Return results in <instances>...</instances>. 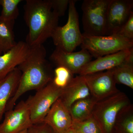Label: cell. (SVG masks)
<instances>
[{"mask_svg": "<svg viewBox=\"0 0 133 133\" xmlns=\"http://www.w3.org/2000/svg\"><path fill=\"white\" fill-rule=\"evenodd\" d=\"M46 49L43 44L31 47L26 59L17 68L21 72L18 87L7 106L6 111L15 107L20 97L29 91L40 90L52 81L54 71L46 59Z\"/></svg>", "mask_w": 133, "mask_h": 133, "instance_id": "cell-1", "label": "cell"}, {"mask_svg": "<svg viewBox=\"0 0 133 133\" xmlns=\"http://www.w3.org/2000/svg\"><path fill=\"white\" fill-rule=\"evenodd\" d=\"M23 8L29 29L26 42L30 47L43 44L58 26L59 17L52 11L50 0H26Z\"/></svg>", "mask_w": 133, "mask_h": 133, "instance_id": "cell-2", "label": "cell"}, {"mask_svg": "<svg viewBox=\"0 0 133 133\" xmlns=\"http://www.w3.org/2000/svg\"><path fill=\"white\" fill-rule=\"evenodd\" d=\"M77 1L70 0L67 22L63 26H58L51 37L56 48L66 52H73L78 46L81 45L83 41L76 7Z\"/></svg>", "mask_w": 133, "mask_h": 133, "instance_id": "cell-3", "label": "cell"}, {"mask_svg": "<svg viewBox=\"0 0 133 133\" xmlns=\"http://www.w3.org/2000/svg\"><path fill=\"white\" fill-rule=\"evenodd\" d=\"M111 0H84L81 9L84 33L87 36H105L108 10Z\"/></svg>", "mask_w": 133, "mask_h": 133, "instance_id": "cell-4", "label": "cell"}, {"mask_svg": "<svg viewBox=\"0 0 133 133\" xmlns=\"http://www.w3.org/2000/svg\"><path fill=\"white\" fill-rule=\"evenodd\" d=\"M131 104L125 94L119 91L96 102L92 116L102 133H111L117 115L122 108Z\"/></svg>", "mask_w": 133, "mask_h": 133, "instance_id": "cell-5", "label": "cell"}, {"mask_svg": "<svg viewBox=\"0 0 133 133\" xmlns=\"http://www.w3.org/2000/svg\"><path fill=\"white\" fill-rule=\"evenodd\" d=\"M82 49L96 58L133 48V41L118 34L107 36H87L83 34Z\"/></svg>", "mask_w": 133, "mask_h": 133, "instance_id": "cell-6", "label": "cell"}, {"mask_svg": "<svg viewBox=\"0 0 133 133\" xmlns=\"http://www.w3.org/2000/svg\"><path fill=\"white\" fill-rule=\"evenodd\" d=\"M63 89L56 86L52 81L26 101L33 125L43 122L51 108L60 97Z\"/></svg>", "mask_w": 133, "mask_h": 133, "instance_id": "cell-7", "label": "cell"}, {"mask_svg": "<svg viewBox=\"0 0 133 133\" xmlns=\"http://www.w3.org/2000/svg\"><path fill=\"white\" fill-rule=\"evenodd\" d=\"M82 76L84 78L91 96L97 102L120 91L116 87L111 69Z\"/></svg>", "mask_w": 133, "mask_h": 133, "instance_id": "cell-8", "label": "cell"}, {"mask_svg": "<svg viewBox=\"0 0 133 133\" xmlns=\"http://www.w3.org/2000/svg\"><path fill=\"white\" fill-rule=\"evenodd\" d=\"M5 114L4 120L0 124V133H18L33 125L26 101H22Z\"/></svg>", "mask_w": 133, "mask_h": 133, "instance_id": "cell-9", "label": "cell"}, {"mask_svg": "<svg viewBox=\"0 0 133 133\" xmlns=\"http://www.w3.org/2000/svg\"><path fill=\"white\" fill-rule=\"evenodd\" d=\"M133 0H111L108 10L105 36L117 34L133 11Z\"/></svg>", "mask_w": 133, "mask_h": 133, "instance_id": "cell-10", "label": "cell"}, {"mask_svg": "<svg viewBox=\"0 0 133 133\" xmlns=\"http://www.w3.org/2000/svg\"><path fill=\"white\" fill-rule=\"evenodd\" d=\"M133 58V48L98 57L84 65L79 72L80 76L108 70Z\"/></svg>", "mask_w": 133, "mask_h": 133, "instance_id": "cell-11", "label": "cell"}, {"mask_svg": "<svg viewBox=\"0 0 133 133\" xmlns=\"http://www.w3.org/2000/svg\"><path fill=\"white\" fill-rule=\"evenodd\" d=\"M92 57L84 49L77 52H69L56 48L50 59L57 66L65 67L74 74H78L83 66L91 61Z\"/></svg>", "mask_w": 133, "mask_h": 133, "instance_id": "cell-12", "label": "cell"}, {"mask_svg": "<svg viewBox=\"0 0 133 133\" xmlns=\"http://www.w3.org/2000/svg\"><path fill=\"white\" fill-rule=\"evenodd\" d=\"M31 47L19 41L13 48L0 55V79L3 78L26 59Z\"/></svg>", "mask_w": 133, "mask_h": 133, "instance_id": "cell-13", "label": "cell"}, {"mask_svg": "<svg viewBox=\"0 0 133 133\" xmlns=\"http://www.w3.org/2000/svg\"><path fill=\"white\" fill-rule=\"evenodd\" d=\"M43 122L56 133H63L71 127L72 120L69 109L59 98L51 108Z\"/></svg>", "mask_w": 133, "mask_h": 133, "instance_id": "cell-14", "label": "cell"}, {"mask_svg": "<svg viewBox=\"0 0 133 133\" xmlns=\"http://www.w3.org/2000/svg\"><path fill=\"white\" fill-rule=\"evenodd\" d=\"M91 96L90 91L84 76L74 77L63 88L59 99L69 109L71 105L77 101Z\"/></svg>", "mask_w": 133, "mask_h": 133, "instance_id": "cell-15", "label": "cell"}, {"mask_svg": "<svg viewBox=\"0 0 133 133\" xmlns=\"http://www.w3.org/2000/svg\"><path fill=\"white\" fill-rule=\"evenodd\" d=\"M21 76V72L16 67L4 78L0 79V122L8 103L16 91Z\"/></svg>", "mask_w": 133, "mask_h": 133, "instance_id": "cell-16", "label": "cell"}, {"mask_svg": "<svg viewBox=\"0 0 133 133\" xmlns=\"http://www.w3.org/2000/svg\"><path fill=\"white\" fill-rule=\"evenodd\" d=\"M97 101L91 96L77 101L69 108L72 122H80L91 118Z\"/></svg>", "mask_w": 133, "mask_h": 133, "instance_id": "cell-17", "label": "cell"}, {"mask_svg": "<svg viewBox=\"0 0 133 133\" xmlns=\"http://www.w3.org/2000/svg\"><path fill=\"white\" fill-rule=\"evenodd\" d=\"M111 133H133V106L130 104L118 114Z\"/></svg>", "mask_w": 133, "mask_h": 133, "instance_id": "cell-18", "label": "cell"}, {"mask_svg": "<svg viewBox=\"0 0 133 133\" xmlns=\"http://www.w3.org/2000/svg\"><path fill=\"white\" fill-rule=\"evenodd\" d=\"M15 23L5 21L0 16V55L16 44L14 31Z\"/></svg>", "mask_w": 133, "mask_h": 133, "instance_id": "cell-19", "label": "cell"}, {"mask_svg": "<svg viewBox=\"0 0 133 133\" xmlns=\"http://www.w3.org/2000/svg\"><path fill=\"white\" fill-rule=\"evenodd\" d=\"M111 70L116 84L133 89V58Z\"/></svg>", "mask_w": 133, "mask_h": 133, "instance_id": "cell-20", "label": "cell"}, {"mask_svg": "<svg viewBox=\"0 0 133 133\" xmlns=\"http://www.w3.org/2000/svg\"><path fill=\"white\" fill-rule=\"evenodd\" d=\"M21 0H0L2 7L0 16L3 19L9 21H15L19 14L18 6Z\"/></svg>", "mask_w": 133, "mask_h": 133, "instance_id": "cell-21", "label": "cell"}, {"mask_svg": "<svg viewBox=\"0 0 133 133\" xmlns=\"http://www.w3.org/2000/svg\"><path fill=\"white\" fill-rule=\"evenodd\" d=\"M71 128L77 133H102L94 118L80 122H72Z\"/></svg>", "mask_w": 133, "mask_h": 133, "instance_id": "cell-22", "label": "cell"}, {"mask_svg": "<svg viewBox=\"0 0 133 133\" xmlns=\"http://www.w3.org/2000/svg\"><path fill=\"white\" fill-rule=\"evenodd\" d=\"M73 75L65 67L57 66L54 70V77L52 82L57 87L63 88L74 78Z\"/></svg>", "mask_w": 133, "mask_h": 133, "instance_id": "cell-23", "label": "cell"}, {"mask_svg": "<svg viewBox=\"0 0 133 133\" xmlns=\"http://www.w3.org/2000/svg\"><path fill=\"white\" fill-rule=\"evenodd\" d=\"M51 9L58 17L64 15L70 0H50Z\"/></svg>", "mask_w": 133, "mask_h": 133, "instance_id": "cell-24", "label": "cell"}, {"mask_svg": "<svg viewBox=\"0 0 133 133\" xmlns=\"http://www.w3.org/2000/svg\"><path fill=\"white\" fill-rule=\"evenodd\" d=\"M117 34L129 41H133V12Z\"/></svg>", "mask_w": 133, "mask_h": 133, "instance_id": "cell-25", "label": "cell"}, {"mask_svg": "<svg viewBox=\"0 0 133 133\" xmlns=\"http://www.w3.org/2000/svg\"><path fill=\"white\" fill-rule=\"evenodd\" d=\"M28 133H56L48 124L42 122L33 124L28 129Z\"/></svg>", "mask_w": 133, "mask_h": 133, "instance_id": "cell-26", "label": "cell"}, {"mask_svg": "<svg viewBox=\"0 0 133 133\" xmlns=\"http://www.w3.org/2000/svg\"><path fill=\"white\" fill-rule=\"evenodd\" d=\"M63 133H77L71 127L69 129L67 130V131H65Z\"/></svg>", "mask_w": 133, "mask_h": 133, "instance_id": "cell-27", "label": "cell"}, {"mask_svg": "<svg viewBox=\"0 0 133 133\" xmlns=\"http://www.w3.org/2000/svg\"><path fill=\"white\" fill-rule=\"evenodd\" d=\"M18 133H28V129H25Z\"/></svg>", "mask_w": 133, "mask_h": 133, "instance_id": "cell-28", "label": "cell"}]
</instances>
